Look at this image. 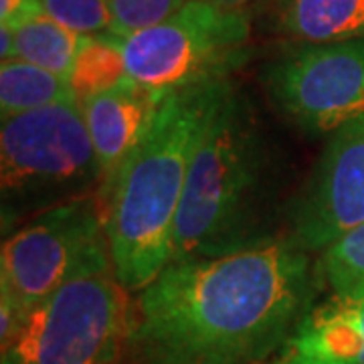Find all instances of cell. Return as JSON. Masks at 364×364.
Instances as JSON below:
<instances>
[{
    "label": "cell",
    "instance_id": "cell-8",
    "mask_svg": "<svg viewBox=\"0 0 364 364\" xmlns=\"http://www.w3.org/2000/svg\"><path fill=\"white\" fill-rule=\"evenodd\" d=\"M275 109L310 136H324L364 114V37L299 45L265 71Z\"/></svg>",
    "mask_w": 364,
    "mask_h": 364
},
{
    "label": "cell",
    "instance_id": "cell-15",
    "mask_svg": "<svg viewBox=\"0 0 364 364\" xmlns=\"http://www.w3.org/2000/svg\"><path fill=\"white\" fill-rule=\"evenodd\" d=\"M67 79L79 104L126 81L128 71L119 39L112 33L87 37Z\"/></svg>",
    "mask_w": 364,
    "mask_h": 364
},
{
    "label": "cell",
    "instance_id": "cell-18",
    "mask_svg": "<svg viewBox=\"0 0 364 364\" xmlns=\"http://www.w3.org/2000/svg\"><path fill=\"white\" fill-rule=\"evenodd\" d=\"M43 11L79 35L93 37L112 28L107 0H39Z\"/></svg>",
    "mask_w": 364,
    "mask_h": 364
},
{
    "label": "cell",
    "instance_id": "cell-19",
    "mask_svg": "<svg viewBox=\"0 0 364 364\" xmlns=\"http://www.w3.org/2000/svg\"><path fill=\"white\" fill-rule=\"evenodd\" d=\"M39 11H43L39 0H0V25L16 26Z\"/></svg>",
    "mask_w": 364,
    "mask_h": 364
},
{
    "label": "cell",
    "instance_id": "cell-20",
    "mask_svg": "<svg viewBox=\"0 0 364 364\" xmlns=\"http://www.w3.org/2000/svg\"><path fill=\"white\" fill-rule=\"evenodd\" d=\"M2 26V25H0ZM14 57V33L11 26L0 28V59L9 61Z\"/></svg>",
    "mask_w": 364,
    "mask_h": 364
},
{
    "label": "cell",
    "instance_id": "cell-9",
    "mask_svg": "<svg viewBox=\"0 0 364 364\" xmlns=\"http://www.w3.org/2000/svg\"><path fill=\"white\" fill-rule=\"evenodd\" d=\"M360 223H364V114L330 134L291 210V243L304 251H324Z\"/></svg>",
    "mask_w": 364,
    "mask_h": 364
},
{
    "label": "cell",
    "instance_id": "cell-11",
    "mask_svg": "<svg viewBox=\"0 0 364 364\" xmlns=\"http://www.w3.org/2000/svg\"><path fill=\"white\" fill-rule=\"evenodd\" d=\"M269 364H364V294L314 301Z\"/></svg>",
    "mask_w": 364,
    "mask_h": 364
},
{
    "label": "cell",
    "instance_id": "cell-10",
    "mask_svg": "<svg viewBox=\"0 0 364 364\" xmlns=\"http://www.w3.org/2000/svg\"><path fill=\"white\" fill-rule=\"evenodd\" d=\"M166 95L128 77L116 87L81 102L85 126L104 174L102 186L150 130Z\"/></svg>",
    "mask_w": 364,
    "mask_h": 364
},
{
    "label": "cell",
    "instance_id": "cell-4",
    "mask_svg": "<svg viewBox=\"0 0 364 364\" xmlns=\"http://www.w3.org/2000/svg\"><path fill=\"white\" fill-rule=\"evenodd\" d=\"M104 182L79 102H63L2 119V227L85 196Z\"/></svg>",
    "mask_w": 364,
    "mask_h": 364
},
{
    "label": "cell",
    "instance_id": "cell-12",
    "mask_svg": "<svg viewBox=\"0 0 364 364\" xmlns=\"http://www.w3.org/2000/svg\"><path fill=\"white\" fill-rule=\"evenodd\" d=\"M279 33L301 45L364 37V0H277Z\"/></svg>",
    "mask_w": 364,
    "mask_h": 364
},
{
    "label": "cell",
    "instance_id": "cell-5",
    "mask_svg": "<svg viewBox=\"0 0 364 364\" xmlns=\"http://www.w3.org/2000/svg\"><path fill=\"white\" fill-rule=\"evenodd\" d=\"M112 263L104 208L85 195L14 229L0 251V346L18 334L26 314L93 265Z\"/></svg>",
    "mask_w": 364,
    "mask_h": 364
},
{
    "label": "cell",
    "instance_id": "cell-14",
    "mask_svg": "<svg viewBox=\"0 0 364 364\" xmlns=\"http://www.w3.org/2000/svg\"><path fill=\"white\" fill-rule=\"evenodd\" d=\"M63 102H77L69 79L21 59L0 65V112L2 119L35 112Z\"/></svg>",
    "mask_w": 364,
    "mask_h": 364
},
{
    "label": "cell",
    "instance_id": "cell-13",
    "mask_svg": "<svg viewBox=\"0 0 364 364\" xmlns=\"http://www.w3.org/2000/svg\"><path fill=\"white\" fill-rule=\"evenodd\" d=\"M14 33V57L26 63L43 67L61 77H69L73 61L87 37L57 23L45 11L25 18Z\"/></svg>",
    "mask_w": 364,
    "mask_h": 364
},
{
    "label": "cell",
    "instance_id": "cell-17",
    "mask_svg": "<svg viewBox=\"0 0 364 364\" xmlns=\"http://www.w3.org/2000/svg\"><path fill=\"white\" fill-rule=\"evenodd\" d=\"M191 0H107L112 14L109 33L116 37H128L136 31L158 25L170 14L181 11Z\"/></svg>",
    "mask_w": 364,
    "mask_h": 364
},
{
    "label": "cell",
    "instance_id": "cell-16",
    "mask_svg": "<svg viewBox=\"0 0 364 364\" xmlns=\"http://www.w3.org/2000/svg\"><path fill=\"white\" fill-rule=\"evenodd\" d=\"M318 277L324 279L332 294H364V223L322 251Z\"/></svg>",
    "mask_w": 364,
    "mask_h": 364
},
{
    "label": "cell",
    "instance_id": "cell-3",
    "mask_svg": "<svg viewBox=\"0 0 364 364\" xmlns=\"http://www.w3.org/2000/svg\"><path fill=\"white\" fill-rule=\"evenodd\" d=\"M269 154L247 97L235 87L200 136L170 261L221 257L267 243Z\"/></svg>",
    "mask_w": 364,
    "mask_h": 364
},
{
    "label": "cell",
    "instance_id": "cell-7",
    "mask_svg": "<svg viewBox=\"0 0 364 364\" xmlns=\"http://www.w3.org/2000/svg\"><path fill=\"white\" fill-rule=\"evenodd\" d=\"M247 16L213 0H191L158 25L117 37L128 77L172 93L225 81L249 57Z\"/></svg>",
    "mask_w": 364,
    "mask_h": 364
},
{
    "label": "cell",
    "instance_id": "cell-21",
    "mask_svg": "<svg viewBox=\"0 0 364 364\" xmlns=\"http://www.w3.org/2000/svg\"><path fill=\"white\" fill-rule=\"evenodd\" d=\"M213 2H217V4H221L225 9H231V11H241L247 2L251 0H213Z\"/></svg>",
    "mask_w": 364,
    "mask_h": 364
},
{
    "label": "cell",
    "instance_id": "cell-2",
    "mask_svg": "<svg viewBox=\"0 0 364 364\" xmlns=\"http://www.w3.org/2000/svg\"><path fill=\"white\" fill-rule=\"evenodd\" d=\"M231 90L225 79L168 93L150 130L102 186L109 259L128 294H140L170 263L193 154Z\"/></svg>",
    "mask_w": 364,
    "mask_h": 364
},
{
    "label": "cell",
    "instance_id": "cell-1",
    "mask_svg": "<svg viewBox=\"0 0 364 364\" xmlns=\"http://www.w3.org/2000/svg\"><path fill=\"white\" fill-rule=\"evenodd\" d=\"M314 282L291 241L170 261L138 294L128 346L140 364H267L314 306Z\"/></svg>",
    "mask_w": 364,
    "mask_h": 364
},
{
    "label": "cell",
    "instance_id": "cell-6",
    "mask_svg": "<svg viewBox=\"0 0 364 364\" xmlns=\"http://www.w3.org/2000/svg\"><path fill=\"white\" fill-rule=\"evenodd\" d=\"M112 263L93 265L26 314L0 364H116L130 334Z\"/></svg>",
    "mask_w": 364,
    "mask_h": 364
}]
</instances>
